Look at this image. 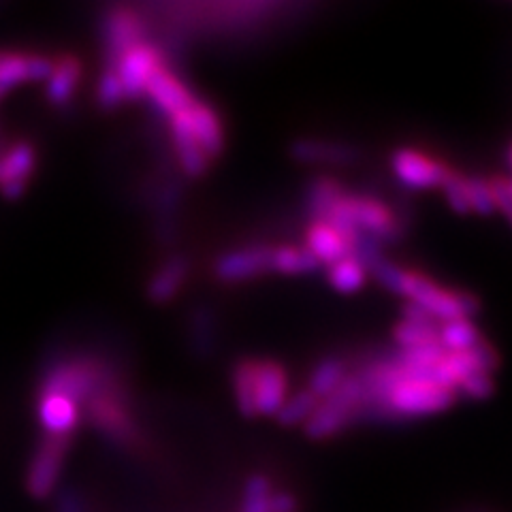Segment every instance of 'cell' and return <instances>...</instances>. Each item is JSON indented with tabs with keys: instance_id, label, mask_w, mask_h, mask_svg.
<instances>
[{
	"instance_id": "6da1fadb",
	"label": "cell",
	"mask_w": 512,
	"mask_h": 512,
	"mask_svg": "<svg viewBox=\"0 0 512 512\" xmlns=\"http://www.w3.org/2000/svg\"><path fill=\"white\" fill-rule=\"evenodd\" d=\"M325 220L346 237L348 246L357 237H367L382 246L395 242L402 235L391 207L372 195H348L344 192Z\"/></svg>"
},
{
	"instance_id": "7a4b0ae2",
	"label": "cell",
	"mask_w": 512,
	"mask_h": 512,
	"mask_svg": "<svg viewBox=\"0 0 512 512\" xmlns=\"http://www.w3.org/2000/svg\"><path fill=\"white\" fill-rule=\"evenodd\" d=\"M399 297L419 306L438 325L457 318H474L480 310V303L472 293L453 291V288H446L429 276L421 274V271L412 269H406L402 288H399Z\"/></svg>"
},
{
	"instance_id": "3957f363",
	"label": "cell",
	"mask_w": 512,
	"mask_h": 512,
	"mask_svg": "<svg viewBox=\"0 0 512 512\" xmlns=\"http://www.w3.org/2000/svg\"><path fill=\"white\" fill-rule=\"evenodd\" d=\"M111 380H116L114 374L99 359H62L56 361L50 367V372L45 374L41 393L69 397L79 406L86 404L96 391H101Z\"/></svg>"
},
{
	"instance_id": "277c9868",
	"label": "cell",
	"mask_w": 512,
	"mask_h": 512,
	"mask_svg": "<svg viewBox=\"0 0 512 512\" xmlns=\"http://www.w3.org/2000/svg\"><path fill=\"white\" fill-rule=\"evenodd\" d=\"M363 402V384L357 374L348 376L342 387L318 404L310 421L303 425L306 436L312 440H327L340 434L352 421L359 419Z\"/></svg>"
},
{
	"instance_id": "5b68a950",
	"label": "cell",
	"mask_w": 512,
	"mask_h": 512,
	"mask_svg": "<svg viewBox=\"0 0 512 512\" xmlns=\"http://www.w3.org/2000/svg\"><path fill=\"white\" fill-rule=\"evenodd\" d=\"M391 171L395 180L410 190H440L453 169L416 148H399L391 154Z\"/></svg>"
},
{
	"instance_id": "8992f818",
	"label": "cell",
	"mask_w": 512,
	"mask_h": 512,
	"mask_svg": "<svg viewBox=\"0 0 512 512\" xmlns=\"http://www.w3.org/2000/svg\"><path fill=\"white\" fill-rule=\"evenodd\" d=\"M69 451V438H50L37 446L26 472V489L35 500H45L54 495L64 468V457Z\"/></svg>"
},
{
	"instance_id": "52a82bcc",
	"label": "cell",
	"mask_w": 512,
	"mask_h": 512,
	"mask_svg": "<svg viewBox=\"0 0 512 512\" xmlns=\"http://www.w3.org/2000/svg\"><path fill=\"white\" fill-rule=\"evenodd\" d=\"M271 261H274V246L254 244L222 252L214 261V278L224 284L250 282L271 274Z\"/></svg>"
},
{
	"instance_id": "ba28073f",
	"label": "cell",
	"mask_w": 512,
	"mask_h": 512,
	"mask_svg": "<svg viewBox=\"0 0 512 512\" xmlns=\"http://www.w3.org/2000/svg\"><path fill=\"white\" fill-rule=\"evenodd\" d=\"M160 67H165V62L163 54L158 52V47H154L148 41L131 47V50L111 67L122 86L124 101H135L139 96L146 94V86L150 84L152 75Z\"/></svg>"
},
{
	"instance_id": "9c48e42d",
	"label": "cell",
	"mask_w": 512,
	"mask_h": 512,
	"mask_svg": "<svg viewBox=\"0 0 512 512\" xmlns=\"http://www.w3.org/2000/svg\"><path fill=\"white\" fill-rule=\"evenodd\" d=\"M86 404L90 421L99 427L107 438L122 444L135 440V427L122 404L116 380L107 382L105 387L101 391H96Z\"/></svg>"
},
{
	"instance_id": "30bf717a",
	"label": "cell",
	"mask_w": 512,
	"mask_h": 512,
	"mask_svg": "<svg viewBox=\"0 0 512 512\" xmlns=\"http://www.w3.org/2000/svg\"><path fill=\"white\" fill-rule=\"evenodd\" d=\"M495 367H498V355H495L493 346L485 340L480 346L466 352H444V357L436 363L434 372H431V378L455 393L463 378L478 372L493 374Z\"/></svg>"
},
{
	"instance_id": "8fae6325",
	"label": "cell",
	"mask_w": 512,
	"mask_h": 512,
	"mask_svg": "<svg viewBox=\"0 0 512 512\" xmlns=\"http://www.w3.org/2000/svg\"><path fill=\"white\" fill-rule=\"evenodd\" d=\"M143 22L131 7H114L103 18V43H105V60L111 69L114 64L131 50V47L143 43Z\"/></svg>"
},
{
	"instance_id": "7c38bea8",
	"label": "cell",
	"mask_w": 512,
	"mask_h": 512,
	"mask_svg": "<svg viewBox=\"0 0 512 512\" xmlns=\"http://www.w3.org/2000/svg\"><path fill=\"white\" fill-rule=\"evenodd\" d=\"M288 391V374L284 365L274 359H256L254 367V412L256 416H269L276 419V414L284 406Z\"/></svg>"
},
{
	"instance_id": "4fadbf2b",
	"label": "cell",
	"mask_w": 512,
	"mask_h": 512,
	"mask_svg": "<svg viewBox=\"0 0 512 512\" xmlns=\"http://www.w3.org/2000/svg\"><path fill=\"white\" fill-rule=\"evenodd\" d=\"M37 167V152L26 141L13 143L0 154V192L11 201H18Z\"/></svg>"
},
{
	"instance_id": "5bb4252c",
	"label": "cell",
	"mask_w": 512,
	"mask_h": 512,
	"mask_svg": "<svg viewBox=\"0 0 512 512\" xmlns=\"http://www.w3.org/2000/svg\"><path fill=\"white\" fill-rule=\"evenodd\" d=\"M54 60L41 54L0 52V92H7L26 82H43L50 77Z\"/></svg>"
},
{
	"instance_id": "9a60e30c",
	"label": "cell",
	"mask_w": 512,
	"mask_h": 512,
	"mask_svg": "<svg viewBox=\"0 0 512 512\" xmlns=\"http://www.w3.org/2000/svg\"><path fill=\"white\" fill-rule=\"evenodd\" d=\"M355 146L327 139H297L291 143V158L301 165L312 167H340L357 160Z\"/></svg>"
},
{
	"instance_id": "2e32d148",
	"label": "cell",
	"mask_w": 512,
	"mask_h": 512,
	"mask_svg": "<svg viewBox=\"0 0 512 512\" xmlns=\"http://www.w3.org/2000/svg\"><path fill=\"white\" fill-rule=\"evenodd\" d=\"M186 118L190 133L199 143V148L203 150L207 160L220 156L224 150V126L218 111L210 103L195 99L186 109Z\"/></svg>"
},
{
	"instance_id": "e0dca14e",
	"label": "cell",
	"mask_w": 512,
	"mask_h": 512,
	"mask_svg": "<svg viewBox=\"0 0 512 512\" xmlns=\"http://www.w3.org/2000/svg\"><path fill=\"white\" fill-rule=\"evenodd\" d=\"M146 96L154 103L160 114H165L167 118L180 114V111L188 109L190 103L195 101V96H192L188 86L167 67H160L152 75L150 84L146 86Z\"/></svg>"
},
{
	"instance_id": "ac0fdd59",
	"label": "cell",
	"mask_w": 512,
	"mask_h": 512,
	"mask_svg": "<svg viewBox=\"0 0 512 512\" xmlns=\"http://www.w3.org/2000/svg\"><path fill=\"white\" fill-rule=\"evenodd\" d=\"M37 408L39 423L50 438H69L79 423V406L69 397L41 393Z\"/></svg>"
},
{
	"instance_id": "d6986e66",
	"label": "cell",
	"mask_w": 512,
	"mask_h": 512,
	"mask_svg": "<svg viewBox=\"0 0 512 512\" xmlns=\"http://www.w3.org/2000/svg\"><path fill=\"white\" fill-rule=\"evenodd\" d=\"M169 128H171L175 156H178L182 171L188 175V178H201V175L207 171V167H210V160H207V156L199 148V143L190 133L186 109L169 118Z\"/></svg>"
},
{
	"instance_id": "ffe728a7",
	"label": "cell",
	"mask_w": 512,
	"mask_h": 512,
	"mask_svg": "<svg viewBox=\"0 0 512 512\" xmlns=\"http://www.w3.org/2000/svg\"><path fill=\"white\" fill-rule=\"evenodd\" d=\"M306 250L318 265H333L350 254L346 237L327 220H312L306 231Z\"/></svg>"
},
{
	"instance_id": "44dd1931",
	"label": "cell",
	"mask_w": 512,
	"mask_h": 512,
	"mask_svg": "<svg viewBox=\"0 0 512 512\" xmlns=\"http://www.w3.org/2000/svg\"><path fill=\"white\" fill-rule=\"evenodd\" d=\"M190 274V261L184 254L169 256V259L160 265L154 276L148 282V299L154 303H169L182 291Z\"/></svg>"
},
{
	"instance_id": "7402d4cb",
	"label": "cell",
	"mask_w": 512,
	"mask_h": 512,
	"mask_svg": "<svg viewBox=\"0 0 512 512\" xmlns=\"http://www.w3.org/2000/svg\"><path fill=\"white\" fill-rule=\"evenodd\" d=\"M45 96L56 107L69 105L82 82V62L75 56H60L54 60V69L45 79Z\"/></svg>"
},
{
	"instance_id": "603a6c76",
	"label": "cell",
	"mask_w": 512,
	"mask_h": 512,
	"mask_svg": "<svg viewBox=\"0 0 512 512\" xmlns=\"http://www.w3.org/2000/svg\"><path fill=\"white\" fill-rule=\"evenodd\" d=\"M485 342L472 318H457L438 325V344L444 352H466Z\"/></svg>"
},
{
	"instance_id": "cb8c5ba5",
	"label": "cell",
	"mask_w": 512,
	"mask_h": 512,
	"mask_svg": "<svg viewBox=\"0 0 512 512\" xmlns=\"http://www.w3.org/2000/svg\"><path fill=\"white\" fill-rule=\"evenodd\" d=\"M344 195L342 184L331 178V175H316L308 184L306 192V207L312 220H325L331 212V207L340 201Z\"/></svg>"
},
{
	"instance_id": "d4e9b609",
	"label": "cell",
	"mask_w": 512,
	"mask_h": 512,
	"mask_svg": "<svg viewBox=\"0 0 512 512\" xmlns=\"http://www.w3.org/2000/svg\"><path fill=\"white\" fill-rule=\"evenodd\" d=\"M348 370H346V363L338 357H327L320 361L308 380V391L318 399V402H323L329 395H333L342 387V382L348 378Z\"/></svg>"
},
{
	"instance_id": "484cf974",
	"label": "cell",
	"mask_w": 512,
	"mask_h": 512,
	"mask_svg": "<svg viewBox=\"0 0 512 512\" xmlns=\"http://www.w3.org/2000/svg\"><path fill=\"white\" fill-rule=\"evenodd\" d=\"M367 276L370 274H367L365 265L352 254L327 267V282L331 284L333 291H338L342 295L359 293L367 282Z\"/></svg>"
},
{
	"instance_id": "4316f807",
	"label": "cell",
	"mask_w": 512,
	"mask_h": 512,
	"mask_svg": "<svg viewBox=\"0 0 512 512\" xmlns=\"http://www.w3.org/2000/svg\"><path fill=\"white\" fill-rule=\"evenodd\" d=\"M320 265L316 263L314 256L306 250V246H274V261H271V274L282 276H306L314 274Z\"/></svg>"
},
{
	"instance_id": "83f0119b",
	"label": "cell",
	"mask_w": 512,
	"mask_h": 512,
	"mask_svg": "<svg viewBox=\"0 0 512 512\" xmlns=\"http://www.w3.org/2000/svg\"><path fill=\"white\" fill-rule=\"evenodd\" d=\"M254 367H256V359H239L233 367V374H231L235 404L244 416H256V412H254Z\"/></svg>"
},
{
	"instance_id": "f1b7e54d",
	"label": "cell",
	"mask_w": 512,
	"mask_h": 512,
	"mask_svg": "<svg viewBox=\"0 0 512 512\" xmlns=\"http://www.w3.org/2000/svg\"><path fill=\"white\" fill-rule=\"evenodd\" d=\"M318 404L320 402L308 389L295 391L293 395L286 397L284 406L276 414V421L280 425H284V427H299V425L303 427V425L310 421V416L314 414Z\"/></svg>"
},
{
	"instance_id": "f546056e",
	"label": "cell",
	"mask_w": 512,
	"mask_h": 512,
	"mask_svg": "<svg viewBox=\"0 0 512 512\" xmlns=\"http://www.w3.org/2000/svg\"><path fill=\"white\" fill-rule=\"evenodd\" d=\"M393 340L399 350H414L438 344V325L410 323V320H399L393 327Z\"/></svg>"
},
{
	"instance_id": "4dcf8cb0",
	"label": "cell",
	"mask_w": 512,
	"mask_h": 512,
	"mask_svg": "<svg viewBox=\"0 0 512 512\" xmlns=\"http://www.w3.org/2000/svg\"><path fill=\"white\" fill-rule=\"evenodd\" d=\"M274 485L265 474H252L244 485V500L239 512H269V498Z\"/></svg>"
},
{
	"instance_id": "1f68e13d",
	"label": "cell",
	"mask_w": 512,
	"mask_h": 512,
	"mask_svg": "<svg viewBox=\"0 0 512 512\" xmlns=\"http://www.w3.org/2000/svg\"><path fill=\"white\" fill-rule=\"evenodd\" d=\"M466 192H468L470 214L491 216V214L498 212V210H495V197H493L491 180L466 178Z\"/></svg>"
},
{
	"instance_id": "d6a6232c",
	"label": "cell",
	"mask_w": 512,
	"mask_h": 512,
	"mask_svg": "<svg viewBox=\"0 0 512 512\" xmlns=\"http://www.w3.org/2000/svg\"><path fill=\"white\" fill-rule=\"evenodd\" d=\"M440 190H442V195H444L448 207H451L455 214H461V216L470 214L468 192H466V178H463V175H459L453 169L451 173H448V178L444 180Z\"/></svg>"
},
{
	"instance_id": "836d02e7",
	"label": "cell",
	"mask_w": 512,
	"mask_h": 512,
	"mask_svg": "<svg viewBox=\"0 0 512 512\" xmlns=\"http://www.w3.org/2000/svg\"><path fill=\"white\" fill-rule=\"evenodd\" d=\"M493 391H495L493 374L478 372V374H472L468 378H463L459 382V387L455 389V395L457 397H466V399H474V402H480V399L491 397Z\"/></svg>"
},
{
	"instance_id": "e575fe53",
	"label": "cell",
	"mask_w": 512,
	"mask_h": 512,
	"mask_svg": "<svg viewBox=\"0 0 512 512\" xmlns=\"http://www.w3.org/2000/svg\"><path fill=\"white\" fill-rule=\"evenodd\" d=\"M96 101L103 109H116L124 101V92L114 69H105L96 82Z\"/></svg>"
},
{
	"instance_id": "d590c367",
	"label": "cell",
	"mask_w": 512,
	"mask_h": 512,
	"mask_svg": "<svg viewBox=\"0 0 512 512\" xmlns=\"http://www.w3.org/2000/svg\"><path fill=\"white\" fill-rule=\"evenodd\" d=\"M491 186H493V197H495V210L504 214V218L512 227V195L506 188V178H493Z\"/></svg>"
},
{
	"instance_id": "8d00e7d4",
	"label": "cell",
	"mask_w": 512,
	"mask_h": 512,
	"mask_svg": "<svg viewBox=\"0 0 512 512\" xmlns=\"http://www.w3.org/2000/svg\"><path fill=\"white\" fill-rule=\"evenodd\" d=\"M192 340H195V344L201 348V350H205L207 352V346L212 344V320H210V316H207V312H199V314H195V318H192Z\"/></svg>"
},
{
	"instance_id": "74e56055",
	"label": "cell",
	"mask_w": 512,
	"mask_h": 512,
	"mask_svg": "<svg viewBox=\"0 0 512 512\" xmlns=\"http://www.w3.org/2000/svg\"><path fill=\"white\" fill-rule=\"evenodd\" d=\"M269 512H297V500L291 491H276L269 498Z\"/></svg>"
},
{
	"instance_id": "f35d334b",
	"label": "cell",
	"mask_w": 512,
	"mask_h": 512,
	"mask_svg": "<svg viewBox=\"0 0 512 512\" xmlns=\"http://www.w3.org/2000/svg\"><path fill=\"white\" fill-rule=\"evenodd\" d=\"M56 512H86L84 502L79 500V495L73 491H64L56 500Z\"/></svg>"
},
{
	"instance_id": "ab89813d",
	"label": "cell",
	"mask_w": 512,
	"mask_h": 512,
	"mask_svg": "<svg viewBox=\"0 0 512 512\" xmlns=\"http://www.w3.org/2000/svg\"><path fill=\"white\" fill-rule=\"evenodd\" d=\"M508 165H510V169H512V146H510V150H508Z\"/></svg>"
},
{
	"instance_id": "60d3db41",
	"label": "cell",
	"mask_w": 512,
	"mask_h": 512,
	"mask_svg": "<svg viewBox=\"0 0 512 512\" xmlns=\"http://www.w3.org/2000/svg\"><path fill=\"white\" fill-rule=\"evenodd\" d=\"M506 188H508V192L512 195V178H510V180H506Z\"/></svg>"
},
{
	"instance_id": "b9f144b4",
	"label": "cell",
	"mask_w": 512,
	"mask_h": 512,
	"mask_svg": "<svg viewBox=\"0 0 512 512\" xmlns=\"http://www.w3.org/2000/svg\"><path fill=\"white\" fill-rule=\"evenodd\" d=\"M0 96H3V92H0Z\"/></svg>"
}]
</instances>
